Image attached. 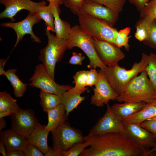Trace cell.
<instances>
[{"mask_svg":"<svg viewBox=\"0 0 156 156\" xmlns=\"http://www.w3.org/2000/svg\"><path fill=\"white\" fill-rule=\"evenodd\" d=\"M48 5L54 16L55 36L60 39L68 40L71 27L68 22L60 18V14L61 11L59 5L51 2L49 3Z\"/></svg>","mask_w":156,"mask_h":156,"instance_id":"cell-19","label":"cell"},{"mask_svg":"<svg viewBox=\"0 0 156 156\" xmlns=\"http://www.w3.org/2000/svg\"><path fill=\"white\" fill-rule=\"evenodd\" d=\"M140 125L154 135L156 141V116L145 121Z\"/></svg>","mask_w":156,"mask_h":156,"instance_id":"cell-36","label":"cell"},{"mask_svg":"<svg viewBox=\"0 0 156 156\" xmlns=\"http://www.w3.org/2000/svg\"><path fill=\"white\" fill-rule=\"evenodd\" d=\"M88 70H83L77 72L73 76L75 86L81 88H86L88 80Z\"/></svg>","mask_w":156,"mask_h":156,"instance_id":"cell-33","label":"cell"},{"mask_svg":"<svg viewBox=\"0 0 156 156\" xmlns=\"http://www.w3.org/2000/svg\"><path fill=\"white\" fill-rule=\"evenodd\" d=\"M45 30V34L48 39L47 44L40 50V54L38 58L50 77L55 80V65L61 61L68 49V40L58 38L47 28Z\"/></svg>","mask_w":156,"mask_h":156,"instance_id":"cell-4","label":"cell"},{"mask_svg":"<svg viewBox=\"0 0 156 156\" xmlns=\"http://www.w3.org/2000/svg\"><path fill=\"white\" fill-rule=\"evenodd\" d=\"M88 88L81 89L74 86L65 92L62 95V104L64 106L67 115L69 114L85 99L81 95L87 90Z\"/></svg>","mask_w":156,"mask_h":156,"instance_id":"cell-18","label":"cell"},{"mask_svg":"<svg viewBox=\"0 0 156 156\" xmlns=\"http://www.w3.org/2000/svg\"><path fill=\"white\" fill-rule=\"evenodd\" d=\"M89 146L88 142L86 141L77 143L73 146L69 150L62 153V156H78L86 148Z\"/></svg>","mask_w":156,"mask_h":156,"instance_id":"cell-32","label":"cell"},{"mask_svg":"<svg viewBox=\"0 0 156 156\" xmlns=\"http://www.w3.org/2000/svg\"><path fill=\"white\" fill-rule=\"evenodd\" d=\"M49 3H53L60 5L63 4L64 0H46Z\"/></svg>","mask_w":156,"mask_h":156,"instance_id":"cell-48","label":"cell"},{"mask_svg":"<svg viewBox=\"0 0 156 156\" xmlns=\"http://www.w3.org/2000/svg\"><path fill=\"white\" fill-rule=\"evenodd\" d=\"M76 14L82 31L94 39L108 41L115 45V38L117 30L106 21L80 11Z\"/></svg>","mask_w":156,"mask_h":156,"instance_id":"cell-6","label":"cell"},{"mask_svg":"<svg viewBox=\"0 0 156 156\" xmlns=\"http://www.w3.org/2000/svg\"><path fill=\"white\" fill-rule=\"evenodd\" d=\"M0 153L3 156H6V150L4 143L1 141L0 142Z\"/></svg>","mask_w":156,"mask_h":156,"instance_id":"cell-45","label":"cell"},{"mask_svg":"<svg viewBox=\"0 0 156 156\" xmlns=\"http://www.w3.org/2000/svg\"><path fill=\"white\" fill-rule=\"evenodd\" d=\"M6 123L4 117L0 118V130L5 128Z\"/></svg>","mask_w":156,"mask_h":156,"instance_id":"cell-46","label":"cell"},{"mask_svg":"<svg viewBox=\"0 0 156 156\" xmlns=\"http://www.w3.org/2000/svg\"><path fill=\"white\" fill-rule=\"evenodd\" d=\"M148 77L156 90V54L151 52L148 55V62L146 68Z\"/></svg>","mask_w":156,"mask_h":156,"instance_id":"cell-30","label":"cell"},{"mask_svg":"<svg viewBox=\"0 0 156 156\" xmlns=\"http://www.w3.org/2000/svg\"><path fill=\"white\" fill-rule=\"evenodd\" d=\"M29 81V86L53 94L62 95L72 87L56 83L49 76L42 63L36 66L34 74Z\"/></svg>","mask_w":156,"mask_h":156,"instance_id":"cell-8","label":"cell"},{"mask_svg":"<svg viewBox=\"0 0 156 156\" xmlns=\"http://www.w3.org/2000/svg\"><path fill=\"white\" fill-rule=\"evenodd\" d=\"M39 96L40 104L44 112L48 111L62 103V95H56L40 90Z\"/></svg>","mask_w":156,"mask_h":156,"instance_id":"cell-26","label":"cell"},{"mask_svg":"<svg viewBox=\"0 0 156 156\" xmlns=\"http://www.w3.org/2000/svg\"><path fill=\"white\" fill-rule=\"evenodd\" d=\"M42 19L37 13L29 12L26 17L19 22H4L1 24L3 27L11 28L14 31L17 36V39L14 47H16L26 34H30V38L33 41L38 43L41 42L39 38L34 33L32 27L34 25L40 22Z\"/></svg>","mask_w":156,"mask_h":156,"instance_id":"cell-11","label":"cell"},{"mask_svg":"<svg viewBox=\"0 0 156 156\" xmlns=\"http://www.w3.org/2000/svg\"><path fill=\"white\" fill-rule=\"evenodd\" d=\"M155 151H156V142L152 148L146 151V156H149L151 154Z\"/></svg>","mask_w":156,"mask_h":156,"instance_id":"cell-47","label":"cell"},{"mask_svg":"<svg viewBox=\"0 0 156 156\" xmlns=\"http://www.w3.org/2000/svg\"><path fill=\"white\" fill-rule=\"evenodd\" d=\"M150 0H129V2L133 5L140 12L143 9Z\"/></svg>","mask_w":156,"mask_h":156,"instance_id":"cell-41","label":"cell"},{"mask_svg":"<svg viewBox=\"0 0 156 156\" xmlns=\"http://www.w3.org/2000/svg\"><path fill=\"white\" fill-rule=\"evenodd\" d=\"M6 153L7 156H25L23 151L20 150L6 151Z\"/></svg>","mask_w":156,"mask_h":156,"instance_id":"cell-42","label":"cell"},{"mask_svg":"<svg viewBox=\"0 0 156 156\" xmlns=\"http://www.w3.org/2000/svg\"><path fill=\"white\" fill-rule=\"evenodd\" d=\"M154 20L150 16L141 18L135 24V38L140 42L143 41L147 37L151 26Z\"/></svg>","mask_w":156,"mask_h":156,"instance_id":"cell-27","label":"cell"},{"mask_svg":"<svg viewBox=\"0 0 156 156\" xmlns=\"http://www.w3.org/2000/svg\"><path fill=\"white\" fill-rule=\"evenodd\" d=\"M7 60L1 59L0 60V75H3L5 72L4 67Z\"/></svg>","mask_w":156,"mask_h":156,"instance_id":"cell-44","label":"cell"},{"mask_svg":"<svg viewBox=\"0 0 156 156\" xmlns=\"http://www.w3.org/2000/svg\"><path fill=\"white\" fill-rule=\"evenodd\" d=\"M140 16L141 18L149 16L156 21V0H151L140 12Z\"/></svg>","mask_w":156,"mask_h":156,"instance_id":"cell-35","label":"cell"},{"mask_svg":"<svg viewBox=\"0 0 156 156\" xmlns=\"http://www.w3.org/2000/svg\"><path fill=\"white\" fill-rule=\"evenodd\" d=\"M90 147L79 156H146L147 151L125 133H109L85 136Z\"/></svg>","mask_w":156,"mask_h":156,"instance_id":"cell-1","label":"cell"},{"mask_svg":"<svg viewBox=\"0 0 156 156\" xmlns=\"http://www.w3.org/2000/svg\"><path fill=\"white\" fill-rule=\"evenodd\" d=\"M85 58V57L82 56L80 53L73 52L72 56L69 60V63L73 65H81L82 64V61Z\"/></svg>","mask_w":156,"mask_h":156,"instance_id":"cell-40","label":"cell"},{"mask_svg":"<svg viewBox=\"0 0 156 156\" xmlns=\"http://www.w3.org/2000/svg\"><path fill=\"white\" fill-rule=\"evenodd\" d=\"M156 116V100L146 103L145 106L137 112L127 117L122 122L140 124Z\"/></svg>","mask_w":156,"mask_h":156,"instance_id":"cell-23","label":"cell"},{"mask_svg":"<svg viewBox=\"0 0 156 156\" xmlns=\"http://www.w3.org/2000/svg\"><path fill=\"white\" fill-rule=\"evenodd\" d=\"M17 69H10L5 71L3 75H5L10 82L14 89V94L17 98H20L23 96L25 92L28 84L24 83L16 75Z\"/></svg>","mask_w":156,"mask_h":156,"instance_id":"cell-25","label":"cell"},{"mask_svg":"<svg viewBox=\"0 0 156 156\" xmlns=\"http://www.w3.org/2000/svg\"><path fill=\"white\" fill-rule=\"evenodd\" d=\"M126 135L147 151L152 148L156 142L154 135L141 127L140 124L124 123Z\"/></svg>","mask_w":156,"mask_h":156,"instance_id":"cell-16","label":"cell"},{"mask_svg":"<svg viewBox=\"0 0 156 156\" xmlns=\"http://www.w3.org/2000/svg\"><path fill=\"white\" fill-rule=\"evenodd\" d=\"M98 71L100 77L93 89L94 94L91 96L90 104L101 107L110 100H116L118 95L112 88L103 72L101 70Z\"/></svg>","mask_w":156,"mask_h":156,"instance_id":"cell-14","label":"cell"},{"mask_svg":"<svg viewBox=\"0 0 156 156\" xmlns=\"http://www.w3.org/2000/svg\"><path fill=\"white\" fill-rule=\"evenodd\" d=\"M11 129L27 137L34 131L39 123L33 110L20 108L10 116Z\"/></svg>","mask_w":156,"mask_h":156,"instance_id":"cell-9","label":"cell"},{"mask_svg":"<svg viewBox=\"0 0 156 156\" xmlns=\"http://www.w3.org/2000/svg\"><path fill=\"white\" fill-rule=\"evenodd\" d=\"M36 13L39 15L42 20L44 21L47 28L49 30L55 32L54 16L48 5L41 6Z\"/></svg>","mask_w":156,"mask_h":156,"instance_id":"cell-28","label":"cell"},{"mask_svg":"<svg viewBox=\"0 0 156 156\" xmlns=\"http://www.w3.org/2000/svg\"><path fill=\"white\" fill-rule=\"evenodd\" d=\"M100 75L99 72L95 68L90 69V70H88V80L86 86L92 87L93 86L95 85L98 81Z\"/></svg>","mask_w":156,"mask_h":156,"instance_id":"cell-39","label":"cell"},{"mask_svg":"<svg viewBox=\"0 0 156 156\" xmlns=\"http://www.w3.org/2000/svg\"><path fill=\"white\" fill-rule=\"evenodd\" d=\"M131 28L127 27L118 31L115 38V45L119 48L124 47L127 51L129 50L130 45L129 44V35L131 31Z\"/></svg>","mask_w":156,"mask_h":156,"instance_id":"cell-29","label":"cell"},{"mask_svg":"<svg viewBox=\"0 0 156 156\" xmlns=\"http://www.w3.org/2000/svg\"><path fill=\"white\" fill-rule=\"evenodd\" d=\"M45 126L39 123L34 131L27 137L29 142L36 146L44 155L49 148L47 139L50 131L46 129Z\"/></svg>","mask_w":156,"mask_h":156,"instance_id":"cell-21","label":"cell"},{"mask_svg":"<svg viewBox=\"0 0 156 156\" xmlns=\"http://www.w3.org/2000/svg\"><path fill=\"white\" fill-rule=\"evenodd\" d=\"M45 156H61L57 152L55 151L53 148L49 147L48 151L45 154Z\"/></svg>","mask_w":156,"mask_h":156,"instance_id":"cell-43","label":"cell"},{"mask_svg":"<svg viewBox=\"0 0 156 156\" xmlns=\"http://www.w3.org/2000/svg\"><path fill=\"white\" fill-rule=\"evenodd\" d=\"M68 47L69 49L77 47L84 52L89 59L88 68L96 69L99 68L103 71L107 68L98 55L94 47L93 38L84 32L79 25H76L71 27L68 40Z\"/></svg>","mask_w":156,"mask_h":156,"instance_id":"cell-5","label":"cell"},{"mask_svg":"<svg viewBox=\"0 0 156 156\" xmlns=\"http://www.w3.org/2000/svg\"><path fill=\"white\" fill-rule=\"evenodd\" d=\"M148 55L142 53L139 62H135L129 70L118 64L107 66L102 71L113 90L118 95L123 93L129 82L138 75L145 70L148 64Z\"/></svg>","mask_w":156,"mask_h":156,"instance_id":"cell-2","label":"cell"},{"mask_svg":"<svg viewBox=\"0 0 156 156\" xmlns=\"http://www.w3.org/2000/svg\"><path fill=\"white\" fill-rule=\"evenodd\" d=\"M106 105L105 113L91 129L89 134L97 135L109 133H125L123 122L115 115L109 104Z\"/></svg>","mask_w":156,"mask_h":156,"instance_id":"cell-10","label":"cell"},{"mask_svg":"<svg viewBox=\"0 0 156 156\" xmlns=\"http://www.w3.org/2000/svg\"><path fill=\"white\" fill-rule=\"evenodd\" d=\"M0 139L4 144L6 151L15 150L23 151L29 143L27 137L11 129L0 131Z\"/></svg>","mask_w":156,"mask_h":156,"instance_id":"cell-17","label":"cell"},{"mask_svg":"<svg viewBox=\"0 0 156 156\" xmlns=\"http://www.w3.org/2000/svg\"><path fill=\"white\" fill-rule=\"evenodd\" d=\"M47 113L48 122L45 128L50 132L55 129L68 119V115L66 114L65 108L62 103L49 110Z\"/></svg>","mask_w":156,"mask_h":156,"instance_id":"cell-22","label":"cell"},{"mask_svg":"<svg viewBox=\"0 0 156 156\" xmlns=\"http://www.w3.org/2000/svg\"><path fill=\"white\" fill-rule=\"evenodd\" d=\"M143 42L145 45L156 50V21H153L147 36Z\"/></svg>","mask_w":156,"mask_h":156,"instance_id":"cell-34","label":"cell"},{"mask_svg":"<svg viewBox=\"0 0 156 156\" xmlns=\"http://www.w3.org/2000/svg\"><path fill=\"white\" fill-rule=\"evenodd\" d=\"M133 78L124 92L118 95L116 100L121 102H142L146 103L156 100V90L145 70Z\"/></svg>","mask_w":156,"mask_h":156,"instance_id":"cell-3","label":"cell"},{"mask_svg":"<svg viewBox=\"0 0 156 156\" xmlns=\"http://www.w3.org/2000/svg\"><path fill=\"white\" fill-rule=\"evenodd\" d=\"M94 44L99 59L107 66L118 64L125 57L120 48L111 42L94 39Z\"/></svg>","mask_w":156,"mask_h":156,"instance_id":"cell-13","label":"cell"},{"mask_svg":"<svg viewBox=\"0 0 156 156\" xmlns=\"http://www.w3.org/2000/svg\"><path fill=\"white\" fill-rule=\"evenodd\" d=\"M20 109L10 94L6 91L0 92V118L17 112Z\"/></svg>","mask_w":156,"mask_h":156,"instance_id":"cell-24","label":"cell"},{"mask_svg":"<svg viewBox=\"0 0 156 156\" xmlns=\"http://www.w3.org/2000/svg\"></svg>","mask_w":156,"mask_h":156,"instance_id":"cell-49","label":"cell"},{"mask_svg":"<svg viewBox=\"0 0 156 156\" xmlns=\"http://www.w3.org/2000/svg\"><path fill=\"white\" fill-rule=\"evenodd\" d=\"M25 156H44L45 155L36 146L29 143L23 150Z\"/></svg>","mask_w":156,"mask_h":156,"instance_id":"cell-38","label":"cell"},{"mask_svg":"<svg viewBox=\"0 0 156 156\" xmlns=\"http://www.w3.org/2000/svg\"><path fill=\"white\" fill-rule=\"evenodd\" d=\"M51 132L52 148L61 156H62V152L74 144L84 141L85 136L81 130L71 127L66 121Z\"/></svg>","mask_w":156,"mask_h":156,"instance_id":"cell-7","label":"cell"},{"mask_svg":"<svg viewBox=\"0 0 156 156\" xmlns=\"http://www.w3.org/2000/svg\"><path fill=\"white\" fill-rule=\"evenodd\" d=\"M85 0H64L63 4L69 8L75 14L80 11L81 5Z\"/></svg>","mask_w":156,"mask_h":156,"instance_id":"cell-37","label":"cell"},{"mask_svg":"<svg viewBox=\"0 0 156 156\" xmlns=\"http://www.w3.org/2000/svg\"><path fill=\"white\" fill-rule=\"evenodd\" d=\"M80 11L101 19L113 26L117 21L119 14L108 8L90 0H85Z\"/></svg>","mask_w":156,"mask_h":156,"instance_id":"cell-15","label":"cell"},{"mask_svg":"<svg viewBox=\"0 0 156 156\" xmlns=\"http://www.w3.org/2000/svg\"><path fill=\"white\" fill-rule=\"evenodd\" d=\"M102 5L119 14L122 10L126 0H90Z\"/></svg>","mask_w":156,"mask_h":156,"instance_id":"cell-31","label":"cell"},{"mask_svg":"<svg viewBox=\"0 0 156 156\" xmlns=\"http://www.w3.org/2000/svg\"><path fill=\"white\" fill-rule=\"evenodd\" d=\"M146 103L142 102H124L116 103L111 106L116 116L122 121L127 117L138 112L145 105Z\"/></svg>","mask_w":156,"mask_h":156,"instance_id":"cell-20","label":"cell"},{"mask_svg":"<svg viewBox=\"0 0 156 156\" xmlns=\"http://www.w3.org/2000/svg\"><path fill=\"white\" fill-rule=\"evenodd\" d=\"M0 3L5 7L4 10L0 14V18H9L12 22L15 21L14 16L20 11L25 10L36 13L41 6L47 5L44 1L36 2L31 0H0Z\"/></svg>","mask_w":156,"mask_h":156,"instance_id":"cell-12","label":"cell"}]
</instances>
